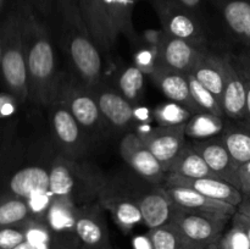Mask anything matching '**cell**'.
I'll list each match as a JSON object with an SVG mask.
<instances>
[{"mask_svg": "<svg viewBox=\"0 0 250 249\" xmlns=\"http://www.w3.org/2000/svg\"><path fill=\"white\" fill-rule=\"evenodd\" d=\"M22 21L28 98L38 106L49 107L56 97L60 83L55 48L45 23L26 0H17Z\"/></svg>", "mask_w": 250, "mask_h": 249, "instance_id": "1", "label": "cell"}, {"mask_svg": "<svg viewBox=\"0 0 250 249\" xmlns=\"http://www.w3.org/2000/svg\"><path fill=\"white\" fill-rule=\"evenodd\" d=\"M59 42L73 77L89 89L102 85L103 59L75 0H55ZM53 15V16H54Z\"/></svg>", "mask_w": 250, "mask_h": 249, "instance_id": "2", "label": "cell"}, {"mask_svg": "<svg viewBox=\"0 0 250 249\" xmlns=\"http://www.w3.org/2000/svg\"><path fill=\"white\" fill-rule=\"evenodd\" d=\"M53 197H68L81 205L97 202L106 182L98 168L58 155L49 167Z\"/></svg>", "mask_w": 250, "mask_h": 249, "instance_id": "3", "label": "cell"}, {"mask_svg": "<svg viewBox=\"0 0 250 249\" xmlns=\"http://www.w3.org/2000/svg\"><path fill=\"white\" fill-rule=\"evenodd\" d=\"M2 55L0 60L2 78L12 97L19 102L28 98V73L24 50L22 21L19 4L7 14L1 23Z\"/></svg>", "mask_w": 250, "mask_h": 249, "instance_id": "4", "label": "cell"}, {"mask_svg": "<svg viewBox=\"0 0 250 249\" xmlns=\"http://www.w3.org/2000/svg\"><path fill=\"white\" fill-rule=\"evenodd\" d=\"M150 4L160 20L161 29L167 36L207 50L208 36L200 16L186 9L177 0H153Z\"/></svg>", "mask_w": 250, "mask_h": 249, "instance_id": "5", "label": "cell"}, {"mask_svg": "<svg viewBox=\"0 0 250 249\" xmlns=\"http://www.w3.org/2000/svg\"><path fill=\"white\" fill-rule=\"evenodd\" d=\"M56 95L65 103L85 134L97 136L106 129L107 124L100 111L94 92L78 82L75 77L72 80L61 77Z\"/></svg>", "mask_w": 250, "mask_h": 249, "instance_id": "6", "label": "cell"}, {"mask_svg": "<svg viewBox=\"0 0 250 249\" xmlns=\"http://www.w3.org/2000/svg\"><path fill=\"white\" fill-rule=\"evenodd\" d=\"M49 110L51 132L56 145L62 153L61 155L73 160H80L85 155L88 148L85 142L87 134L81 128L78 122L59 95H56L55 99L49 105Z\"/></svg>", "mask_w": 250, "mask_h": 249, "instance_id": "7", "label": "cell"}, {"mask_svg": "<svg viewBox=\"0 0 250 249\" xmlns=\"http://www.w3.org/2000/svg\"><path fill=\"white\" fill-rule=\"evenodd\" d=\"M185 127L186 124H180L155 126L150 128L141 127L136 129V133L158 159L166 173L187 144Z\"/></svg>", "mask_w": 250, "mask_h": 249, "instance_id": "8", "label": "cell"}, {"mask_svg": "<svg viewBox=\"0 0 250 249\" xmlns=\"http://www.w3.org/2000/svg\"><path fill=\"white\" fill-rule=\"evenodd\" d=\"M120 154L138 176L155 186H163L166 172L136 132H127L120 142Z\"/></svg>", "mask_w": 250, "mask_h": 249, "instance_id": "9", "label": "cell"}, {"mask_svg": "<svg viewBox=\"0 0 250 249\" xmlns=\"http://www.w3.org/2000/svg\"><path fill=\"white\" fill-rule=\"evenodd\" d=\"M105 209L99 202H92L77 208L75 233L84 248H111Z\"/></svg>", "mask_w": 250, "mask_h": 249, "instance_id": "10", "label": "cell"}, {"mask_svg": "<svg viewBox=\"0 0 250 249\" xmlns=\"http://www.w3.org/2000/svg\"><path fill=\"white\" fill-rule=\"evenodd\" d=\"M172 224L190 241L207 248L219 243L224 234L227 220L186 211L180 208Z\"/></svg>", "mask_w": 250, "mask_h": 249, "instance_id": "11", "label": "cell"}, {"mask_svg": "<svg viewBox=\"0 0 250 249\" xmlns=\"http://www.w3.org/2000/svg\"><path fill=\"white\" fill-rule=\"evenodd\" d=\"M165 189L171 199L175 202V204L186 211L207 215V216L227 220V221L232 219V216L237 212V207L220 202V200L211 199L190 188L173 186V187H165Z\"/></svg>", "mask_w": 250, "mask_h": 249, "instance_id": "12", "label": "cell"}, {"mask_svg": "<svg viewBox=\"0 0 250 249\" xmlns=\"http://www.w3.org/2000/svg\"><path fill=\"white\" fill-rule=\"evenodd\" d=\"M141 209L143 224L150 228L172 224L180 208L175 204L164 186H155L134 198Z\"/></svg>", "mask_w": 250, "mask_h": 249, "instance_id": "13", "label": "cell"}, {"mask_svg": "<svg viewBox=\"0 0 250 249\" xmlns=\"http://www.w3.org/2000/svg\"><path fill=\"white\" fill-rule=\"evenodd\" d=\"M93 92L107 127L115 131H128L133 126L137 127L134 105L125 99L115 88L100 85Z\"/></svg>", "mask_w": 250, "mask_h": 249, "instance_id": "14", "label": "cell"}, {"mask_svg": "<svg viewBox=\"0 0 250 249\" xmlns=\"http://www.w3.org/2000/svg\"><path fill=\"white\" fill-rule=\"evenodd\" d=\"M163 186L165 187L178 186V187L190 188L211 199L220 200L233 207H238L244 198L239 188L221 178H189L177 175H166Z\"/></svg>", "mask_w": 250, "mask_h": 249, "instance_id": "15", "label": "cell"}, {"mask_svg": "<svg viewBox=\"0 0 250 249\" xmlns=\"http://www.w3.org/2000/svg\"><path fill=\"white\" fill-rule=\"evenodd\" d=\"M204 51L188 42L167 36L164 32L158 49V63L188 75L195 67Z\"/></svg>", "mask_w": 250, "mask_h": 249, "instance_id": "16", "label": "cell"}, {"mask_svg": "<svg viewBox=\"0 0 250 249\" xmlns=\"http://www.w3.org/2000/svg\"><path fill=\"white\" fill-rule=\"evenodd\" d=\"M222 109L229 120H247V90L233 56L225 55V87Z\"/></svg>", "mask_w": 250, "mask_h": 249, "instance_id": "17", "label": "cell"}, {"mask_svg": "<svg viewBox=\"0 0 250 249\" xmlns=\"http://www.w3.org/2000/svg\"><path fill=\"white\" fill-rule=\"evenodd\" d=\"M150 78L168 100L182 105L193 115L202 111L192 97L187 73L171 70L158 63Z\"/></svg>", "mask_w": 250, "mask_h": 249, "instance_id": "18", "label": "cell"}, {"mask_svg": "<svg viewBox=\"0 0 250 249\" xmlns=\"http://www.w3.org/2000/svg\"><path fill=\"white\" fill-rule=\"evenodd\" d=\"M190 144L204 158L210 170L217 177L227 181L229 183L237 187V185H238V180H237L238 166L236 165L234 160L232 159L231 154H229V149L225 145L221 136L203 139V141H194Z\"/></svg>", "mask_w": 250, "mask_h": 249, "instance_id": "19", "label": "cell"}, {"mask_svg": "<svg viewBox=\"0 0 250 249\" xmlns=\"http://www.w3.org/2000/svg\"><path fill=\"white\" fill-rule=\"evenodd\" d=\"M102 54L110 53L116 41L112 34L103 0H75Z\"/></svg>", "mask_w": 250, "mask_h": 249, "instance_id": "20", "label": "cell"}, {"mask_svg": "<svg viewBox=\"0 0 250 249\" xmlns=\"http://www.w3.org/2000/svg\"><path fill=\"white\" fill-rule=\"evenodd\" d=\"M98 202L105 210L110 212L115 224L124 233H129L137 225L143 224L141 209L134 198L128 195L115 194L109 192L106 187L100 193Z\"/></svg>", "mask_w": 250, "mask_h": 249, "instance_id": "21", "label": "cell"}, {"mask_svg": "<svg viewBox=\"0 0 250 249\" xmlns=\"http://www.w3.org/2000/svg\"><path fill=\"white\" fill-rule=\"evenodd\" d=\"M234 39L250 46V0H210Z\"/></svg>", "mask_w": 250, "mask_h": 249, "instance_id": "22", "label": "cell"}, {"mask_svg": "<svg viewBox=\"0 0 250 249\" xmlns=\"http://www.w3.org/2000/svg\"><path fill=\"white\" fill-rule=\"evenodd\" d=\"M9 185L12 194L26 202L51 194L49 168L42 166H27L21 168L15 172Z\"/></svg>", "mask_w": 250, "mask_h": 249, "instance_id": "23", "label": "cell"}, {"mask_svg": "<svg viewBox=\"0 0 250 249\" xmlns=\"http://www.w3.org/2000/svg\"><path fill=\"white\" fill-rule=\"evenodd\" d=\"M141 0H103L105 12L111 27L115 41L120 34L126 37L131 44L141 43V36L133 26V11Z\"/></svg>", "mask_w": 250, "mask_h": 249, "instance_id": "24", "label": "cell"}, {"mask_svg": "<svg viewBox=\"0 0 250 249\" xmlns=\"http://www.w3.org/2000/svg\"><path fill=\"white\" fill-rule=\"evenodd\" d=\"M188 75H192L200 84L209 89L220 103L222 102L225 87V55H217L205 50L195 67Z\"/></svg>", "mask_w": 250, "mask_h": 249, "instance_id": "25", "label": "cell"}, {"mask_svg": "<svg viewBox=\"0 0 250 249\" xmlns=\"http://www.w3.org/2000/svg\"><path fill=\"white\" fill-rule=\"evenodd\" d=\"M77 208L72 198L53 197L43 220L54 236H76Z\"/></svg>", "mask_w": 250, "mask_h": 249, "instance_id": "26", "label": "cell"}, {"mask_svg": "<svg viewBox=\"0 0 250 249\" xmlns=\"http://www.w3.org/2000/svg\"><path fill=\"white\" fill-rule=\"evenodd\" d=\"M220 136L238 167L250 161V121L231 120Z\"/></svg>", "mask_w": 250, "mask_h": 249, "instance_id": "27", "label": "cell"}, {"mask_svg": "<svg viewBox=\"0 0 250 249\" xmlns=\"http://www.w3.org/2000/svg\"><path fill=\"white\" fill-rule=\"evenodd\" d=\"M166 175H177L189 178H219L210 170L207 161L193 148L192 144H186Z\"/></svg>", "mask_w": 250, "mask_h": 249, "instance_id": "28", "label": "cell"}, {"mask_svg": "<svg viewBox=\"0 0 250 249\" xmlns=\"http://www.w3.org/2000/svg\"><path fill=\"white\" fill-rule=\"evenodd\" d=\"M115 90L134 106L143 100L146 92V75L136 65H127L115 77Z\"/></svg>", "mask_w": 250, "mask_h": 249, "instance_id": "29", "label": "cell"}, {"mask_svg": "<svg viewBox=\"0 0 250 249\" xmlns=\"http://www.w3.org/2000/svg\"><path fill=\"white\" fill-rule=\"evenodd\" d=\"M153 249H207L205 247L190 241L173 224L165 225L146 232Z\"/></svg>", "mask_w": 250, "mask_h": 249, "instance_id": "30", "label": "cell"}, {"mask_svg": "<svg viewBox=\"0 0 250 249\" xmlns=\"http://www.w3.org/2000/svg\"><path fill=\"white\" fill-rule=\"evenodd\" d=\"M226 117L216 116L207 111H200L193 115L186 124V137L203 141L220 136L226 126Z\"/></svg>", "mask_w": 250, "mask_h": 249, "instance_id": "31", "label": "cell"}, {"mask_svg": "<svg viewBox=\"0 0 250 249\" xmlns=\"http://www.w3.org/2000/svg\"><path fill=\"white\" fill-rule=\"evenodd\" d=\"M153 116L158 126H180L187 124L193 114L182 105L168 100L153 107Z\"/></svg>", "mask_w": 250, "mask_h": 249, "instance_id": "32", "label": "cell"}, {"mask_svg": "<svg viewBox=\"0 0 250 249\" xmlns=\"http://www.w3.org/2000/svg\"><path fill=\"white\" fill-rule=\"evenodd\" d=\"M31 217V209L21 198H11L0 203V227L21 225Z\"/></svg>", "mask_w": 250, "mask_h": 249, "instance_id": "33", "label": "cell"}, {"mask_svg": "<svg viewBox=\"0 0 250 249\" xmlns=\"http://www.w3.org/2000/svg\"><path fill=\"white\" fill-rule=\"evenodd\" d=\"M188 80H189V88L193 99L202 111L210 112V114H214L216 116L226 117L221 103L209 89L200 84L192 75H188Z\"/></svg>", "mask_w": 250, "mask_h": 249, "instance_id": "34", "label": "cell"}, {"mask_svg": "<svg viewBox=\"0 0 250 249\" xmlns=\"http://www.w3.org/2000/svg\"><path fill=\"white\" fill-rule=\"evenodd\" d=\"M217 249H250V241L242 227L232 224V227L222 234Z\"/></svg>", "mask_w": 250, "mask_h": 249, "instance_id": "35", "label": "cell"}, {"mask_svg": "<svg viewBox=\"0 0 250 249\" xmlns=\"http://www.w3.org/2000/svg\"><path fill=\"white\" fill-rule=\"evenodd\" d=\"M133 65H136L144 75L150 77L158 65V51L142 44L133 54Z\"/></svg>", "mask_w": 250, "mask_h": 249, "instance_id": "36", "label": "cell"}, {"mask_svg": "<svg viewBox=\"0 0 250 249\" xmlns=\"http://www.w3.org/2000/svg\"><path fill=\"white\" fill-rule=\"evenodd\" d=\"M26 241L24 222L15 226L0 227V249H14Z\"/></svg>", "mask_w": 250, "mask_h": 249, "instance_id": "37", "label": "cell"}, {"mask_svg": "<svg viewBox=\"0 0 250 249\" xmlns=\"http://www.w3.org/2000/svg\"><path fill=\"white\" fill-rule=\"evenodd\" d=\"M234 63L241 72L247 90V120L250 121V53H243L233 56Z\"/></svg>", "mask_w": 250, "mask_h": 249, "instance_id": "38", "label": "cell"}, {"mask_svg": "<svg viewBox=\"0 0 250 249\" xmlns=\"http://www.w3.org/2000/svg\"><path fill=\"white\" fill-rule=\"evenodd\" d=\"M26 1L43 20H49L53 17L55 0H26Z\"/></svg>", "mask_w": 250, "mask_h": 249, "instance_id": "39", "label": "cell"}, {"mask_svg": "<svg viewBox=\"0 0 250 249\" xmlns=\"http://www.w3.org/2000/svg\"><path fill=\"white\" fill-rule=\"evenodd\" d=\"M164 31L163 29H146L141 36V42L144 45L149 46V48L154 49L158 51L160 42L163 39Z\"/></svg>", "mask_w": 250, "mask_h": 249, "instance_id": "40", "label": "cell"}, {"mask_svg": "<svg viewBox=\"0 0 250 249\" xmlns=\"http://www.w3.org/2000/svg\"><path fill=\"white\" fill-rule=\"evenodd\" d=\"M51 249H82L77 236H54Z\"/></svg>", "mask_w": 250, "mask_h": 249, "instance_id": "41", "label": "cell"}, {"mask_svg": "<svg viewBox=\"0 0 250 249\" xmlns=\"http://www.w3.org/2000/svg\"><path fill=\"white\" fill-rule=\"evenodd\" d=\"M232 224L234 225H238L239 227L244 229V232L247 233L248 236L249 241H250V217L247 216V215L242 214V212L237 211L236 214L232 216Z\"/></svg>", "mask_w": 250, "mask_h": 249, "instance_id": "42", "label": "cell"}, {"mask_svg": "<svg viewBox=\"0 0 250 249\" xmlns=\"http://www.w3.org/2000/svg\"><path fill=\"white\" fill-rule=\"evenodd\" d=\"M182 6H185L186 9L190 10L192 12L197 14L198 16L202 15L203 10V4H204V0H177Z\"/></svg>", "mask_w": 250, "mask_h": 249, "instance_id": "43", "label": "cell"}, {"mask_svg": "<svg viewBox=\"0 0 250 249\" xmlns=\"http://www.w3.org/2000/svg\"><path fill=\"white\" fill-rule=\"evenodd\" d=\"M15 111V106L11 99L6 95H0V116H9Z\"/></svg>", "mask_w": 250, "mask_h": 249, "instance_id": "44", "label": "cell"}, {"mask_svg": "<svg viewBox=\"0 0 250 249\" xmlns=\"http://www.w3.org/2000/svg\"><path fill=\"white\" fill-rule=\"evenodd\" d=\"M237 180H238V185H237L238 188L241 183L250 180V161L239 166L238 170H237Z\"/></svg>", "mask_w": 250, "mask_h": 249, "instance_id": "45", "label": "cell"}, {"mask_svg": "<svg viewBox=\"0 0 250 249\" xmlns=\"http://www.w3.org/2000/svg\"><path fill=\"white\" fill-rule=\"evenodd\" d=\"M53 248V242L50 243H34V242L24 241L20 246L14 249H51Z\"/></svg>", "mask_w": 250, "mask_h": 249, "instance_id": "46", "label": "cell"}, {"mask_svg": "<svg viewBox=\"0 0 250 249\" xmlns=\"http://www.w3.org/2000/svg\"><path fill=\"white\" fill-rule=\"evenodd\" d=\"M237 211L242 212V214L247 215V216L250 217V197L243 198L241 204L237 207Z\"/></svg>", "mask_w": 250, "mask_h": 249, "instance_id": "47", "label": "cell"}, {"mask_svg": "<svg viewBox=\"0 0 250 249\" xmlns=\"http://www.w3.org/2000/svg\"><path fill=\"white\" fill-rule=\"evenodd\" d=\"M239 189H241V192L243 193V197H250V180L241 183Z\"/></svg>", "mask_w": 250, "mask_h": 249, "instance_id": "48", "label": "cell"}, {"mask_svg": "<svg viewBox=\"0 0 250 249\" xmlns=\"http://www.w3.org/2000/svg\"><path fill=\"white\" fill-rule=\"evenodd\" d=\"M217 244H219V243L214 244V246H210V247H208L207 249H217Z\"/></svg>", "mask_w": 250, "mask_h": 249, "instance_id": "49", "label": "cell"}, {"mask_svg": "<svg viewBox=\"0 0 250 249\" xmlns=\"http://www.w3.org/2000/svg\"><path fill=\"white\" fill-rule=\"evenodd\" d=\"M4 1H5V0H0V10H1L2 5H4Z\"/></svg>", "mask_w": 250, "mask_h": 249, "instance_id": "50", "label": "cell"}, {"mask_svg": "<svg viewBox=\"0 0 250 249\" xmlns=\"http://www.w3.org/2000/svg\"><path fill=\"white\" fill-rule=\"evenodd\" d=\"M82 249H92V248H84V247H82ZM103 249H114V248L111 247V248H103Z\"/></svg>", "mask_w": 250, "mask_h": 249, "instance_id": "51", "label": "cell"}, {"mask_svg": "<svg viewBox=\"0 0 250 249\" xmlns=\"http://www.w3.org/2000/svg\"><path fill=\"white\" fill-rule=\"evenodd\" d=\"M148 1H149V2H151V1H153V0H148Z\"/></svg>", "mask_w": 250, "mask_h": 249, "instance_id": "52", "label": "cell"}]
</instances>
